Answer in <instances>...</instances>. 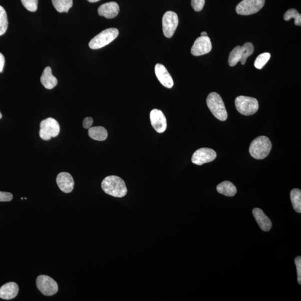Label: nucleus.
Masks as SVG:
<instances>
[{
    "label": "nucleus",
    "instance_id": "obj_17",
    "mask_svg": "<svg viewBox=\"0 0 301 301\" xmlns=\"http://www.w3.org/2000/svg\"><path fill=\"white\" fill-rule=\"evenodd\" d=\"M252 214L263 231L269 232L271 230L272 226L271 220L263 212L262 210L255 208L253 210Z\"/></svg>",
    "mask_w": 301,
    "mask_h": 301
},
{
    "label": "nucleus",
    "instance_id": "obj_16",
    "mask_svg": "<svg viewBox=\"0 0 301 301\" xmlns=\"http://www.w3.org/2000/svg\"><path fill=\"white\" fill-rule=\"evenodd\" d=\"M119 12L118 4L115 2H109L100 5L98 9L99 15L108 19L116 17Z\"/></svg>",
    "mask_w": 301,
    "mask_h": 301
},
{
    "label": "nucleus",
    "instance_id": "obj_28",
    "mask_svg": "<svg viewBox=\"0 0 301 301\" xmlns=\"http://www.w3.org/2000/svg\"><path fill=\"white\" fill-rule=\"evenodd\" d=\"M205 2V0H192V6L195 11L199 12L202 10Z\"/></svg>",
    "mask_w": 301,
    "mask_h": 301
},
{
    "label": "nucleus",
    "instance_id": "obj_4",
    "mask_svg": "<svg viewBox=\"0 0 301 301\" xmlns=\"http://www.w3.org/2000/svg\"><path fill=\"white\" fill-rule=\"evenodd\" d=\"M254 52V46L251 42H246L243 46H237L229 54L228 63L231 66H234L239 61L245 65L247 59Z\"/></svg>",
    "mask_w": 301,
    "mask_h": 301
},
{
    "label": "nucleus",
    "instance_id": "obj_9",
    "mask_svg": "<svg viewBox=\"0 0 301 301\" xmlns=\"http://www.w3.org/2000/svg\"><path fill=\"white\" fill-rule=\"evenodd\" d=\"M36 286L41 294L46 296L54 295L58 291V286L56 281L45 275L37 277Z\"/></svg>",
    "mask_w": 301,
    "mask_h": 301
},
{
    "label": "nucleus",
    "instance_id": "obj_11",
    "mask_svg": "<svg viewBox=\"0 0 301 301\" xmlns=\"http://www.w3.org/2000/svg\"><path fill=\"white\" fill-rule=\"evenodd\" d=\"M217 157V153L210 148H201L196 151L192 156L193 163L197 165H202L212 162Z\"/></svg>",
    "mask_w": 301,
    "mask_h": 301
},
{
    "label": "nucleus",
    "instance_id": "obj_3",
    "mask_svg": "<svg viewBox=\"0 0 301 301\" xmlns=\"http://www.w3.org/2000/svg\"><path fill=\"white\" fill-rule=\"evenodd\" d=\"M207 103L210 111L219 120H227L228 113L221 95L216 92L210 93L207 99Z\"/></svg>",
    "mask_w": 301,
    "mask_h": 301
},
{
    "label": "nucleus",
    "instance_id": "obj_27",
    "mask_svg": "<svg viewBox=\"0 0 301 301\" xmlns=\"http://www.w3.org/2000/svg\"><path fill=\"white\" fill-rule=\"evenodd\" d=\"M21 1L23 6H24L28 11L35 12L37 10L38 0H21Z\"/></svg>",
    "mask_w": 301,
    "mask_h": 301
},
{
    "label": "nucleus",
    "instance_id": "obj_33",
    "mask_svg": "<svg viewBox=\"0 0 301 301\" xmlns=\"http://www.w3.org/2000/svg\"><path fill=\"white\" fill-rule=\"evenodd\" d=\"M208 34L206 32H202V33H201V36H207Z\"/></svg>",
    "mask_w": 301,
    "mask_h": 301
},
{
    "label": "nucleus",
    "instance_id": "obj_32",
    "mask_svg": "<svg viewBox=\"0 0 301 301\" xmlns=\"http://www.w3.org/2000/svg\"><path fill=\"white\" fill-rule=\"evenodd\" d=\"M4 62H5L4 57L1 52H0V73H2L3 71Z\"/></svg>",
    "mask_w": 301,
    "mask_h": 301
},
{
    "label": "nucleus",
    "instance_id": "obj_31",
    "mask_svg": "<svg viewBox=\"0 0 301 301\" xmlns=\"http://www.w3.org/2000/svg\"><path fill=\"white\" fill-rule=\"evenodd\" d=\"M93 119L91 117H86L83 121V126L85 129H89L92 127Z\"/></svg>",
    "mask_w": 301,
    "mask_h": 301
},
{
    "label": "nucleus",
    "instance_id": "obj_34",
    "mask_svg": "<svg viewBox=\"0 0 301 301\" xmlns=\"http://www.w3.org/2000/svg\"><path fill=\"white\" fill-rule=\"evenodd\" d=\"M87 1L89 2L93 3V2H98V1H100V0H87Z\"/></svg>",
    "mask_w": 301,
    "mask_h": 301
},
{
    "label": "nucleus",
    "instance_id": "obj_35",
    "mask_svg": "<svg viewBox=\"0 0 301 301\" xmlns=\"http://www.w3.org/2000/svg\"><path fill=\"white\" fill-rule=\"evenodd\" d=\"M2 117V114L1 113V112H0V119H1Z\"/></svg>",
    "mask_w": 301,
    "mask_h": 301
},
{
    "label": "nucleus",
    "instance_id": "obj_18",
    "mask_svg": "<svg viewBox=\"0 0 301 301\" xmlns=\"http://www.w3.org/2000/svg\"><path fill=\"white\" fill-rule=\"evenodd\" d=\"M18 286L15 283H9L0 288V298L9 300L15 298L18 293Z\"/></svg>",
    "mask_w": 301,
    "mask_h": 301
},
{
    "label": "nucleus",
    "instance_id": "obj_6",
    "mask_svg": "<svg viewBox=\"0 0 301 301\" xmlns=\"http://www.w3.org/2000/svg\"><path fill=\"white\" fill-rule=\"evenodd\" d=\"M235 104L237 111L245 116L253 115L259 109V104L257 99L243 95L236 98Z\"/></svg>",
    "mask_w": 301,
    "mask_h": 301
},
{
    "label": "nucleus",
    "instance_id": "obj_25",
    "mask_svg": "<svg viewBox=\"0 0 301 301\" xmlns=\"http://www.w3.org/2000/svg\"><path fill=\"white\" fill-rule=\"evenodd\" d=\"M8 27V19L5 9L0 6V36L4 34Z\"/></svg>",
    "mask_w": 301,
    "mask_h": 301
},
{
    "label": "nucleus",
    "instance_id": "obj_15",
    "mask_svg": "<svg viewBox=\"0 0 301 301\" xmlns=\"http://www.w3.org/2000/svg\"><path fill=\"white\" fill-rule=\"evenodd\" d=\"M56 183L62 192L70 193L72 192L74 186V181L69 173L62 172L56 178Z\"/></svg>",
    "mask_w": 301,
    "mask_h": 301
},
{
    "label": "nucleus",
    "instance_id": "obj_23",
    "mask_svg": "<svg viewBox=\"0 0 301 301\" xmlns=\"http://www.w3.org/2000/svg\"><path fill=\"white\" fill-rule=\"evenodd\" d=\"M291 202L295 211L298 213H301V191L299 189H294L291 191Z\"/></svg>",
    "mask_w": 301,
    "mask_h": 301
},
{
    "label": "nucleus",
    "instance_id": "obj_7",
    "mask_svg": "<svg viewBox=\"0 0 301 301\" xmlns=\"http://www.w3.org/2000/svg\"><path fill=\"white\" fill-rule=\"evenodd\" d=\"M39 136L41 139L49 141L51 137H56L60 133V126L58 121L52 118H48L41 122Z\"/></svg>",
    "mask_w": 301,
    "mask_h": 301
},
{
    "label": "nucleus",
    "instance_id": "obj_1",
    "mask_svg": "<svg viewBox=\"0 0 301 301\" xmlns=\"http://www.w3.org/2000/svg\"><path fill=\"white\" fill-rule=\"evenodd\" d=\"M103 192L112 197L123 198L127 193L126 185L121 178L114 175L108 176L102 182Z\"/></svg>",
    "mask_w": 301,
    "mask_h": 301
},
{
    "label": "nucleus",
    "instance_id": "obj_19",
    "mask_svg": "<svg viewBox=\"0 0 301 301\" xmlns=\"http://www.w3.org/2000/svg\"><path fill=\"white\" fill-rule=\"evenodd\" d=\"M40 81L42 85L47 89H53L58 84V80L52 74L50 66L46 67L43 71Z\"/></svg>",
    "mask_w": 301,
    "mask_h": 301
},
{
    "label": "nucleus",
    "instance_id": "obj_13",
    "mask_svg": "<svg viewBox=\"0 0 301 301\" xmlns=\"http://www.w3.org/2000/svg\"><path fill=\"white\" fill-rule=\"evenodd\" d=\"M151 125L154 130L158 133L164 132L167 128V121L163 112L160 110H152L150 114Z\"/></svg>",
    "mask_w": 301,
    "mask_h": 301
},
{
    "label": "nucleus",
    "instance_id": "obj_14",
    "mask_svg": "<svg viewBox=\"0 0 301 301\" xmlns=\"http://www.w3.org/2000/svg\"><path fill=\"white\" fill-rule=\"evenodd\" d=\"M155 74L161 84L167 88H171L174 86V80L166 67L161 64H157L155 67Z\"/></svg>",
    "mask_w": 301,
    "mask_h": 301
},
{
    "label": "nucleus",
    "instance_id": "obj_22",
    "mask_svg": "<svg viewBox=\"0 0 301 301\" xmlns=\"http://www.w3.org/2000/svg\"><path fill=\"white\" fill-rule=\"evenodd\" d=\"M52 4L59 12H68L73 6V0H52Z\"/></svg>",
    "mask_w": 301,
    "mask_h": 301
},
{
    "label": "nucleus",
    "instance_id": "obj_24",
    "mask_svg": "<svg viewBox=\"0 0 301 301\" xmlns=\"http://www.w3.org/2000/svg\"><path fill=\"white\" fill-rule=\"evenodd\" d=\"M295 19V24L297 26H301V15L296 9L291 8L289 9L284 15V19L286 21H289L291 18Z\"/></svg>",
    "mask_w": 301,
    "mask_h": 301
},
{
    "label": "nucleus",
    "instance_id": "obj_29",
    "mask_svg": "<svg viewBox=\"0 0 301 301\" xmlns=\"http://www.w3.org/2000/svg\"><path fill=\"white\" fill-rule=\"evenodd\" d=\"M295 263L296 266V269L298 272V283L301 285V257L298 256L296 258Z\"/></svg>",
    "mask_w": 301,
    "mask_h": 301
},
{
    "label": "nucleus",
    "instance_id": "obj_8",
    "mask_svg": "<svg viewBox=\"0 0 301 301\" xmlns=\"http://www.w3.org/2000/svg\"><path fill=\"white\" fill-rule=\"evenodd\" d=\"M265 0H243L236 7L239 15H250L255 14L264 6Z\"/></svg>",
    "mask_w": 301,
    "mask_h": 301
},
{
    "label": "nucleus",
    "instance_id": "obj_2",
    "mask_svg": "<svg viewBox=\"0 0 301 301\" xmlns=\"http://www.w3.org/2000/svg\"><path fill=\"white\" fill-rule=\"evenodd\" d=\"M272 143L269 138L262 136L253 140L250 146L251 155L257 160L264 159L270 154Z\"/></svg>",
    "mask_w": 301,
    "mask_h": 301
},
{
    "label": "nucleus",
    "instance_id": "obj_10",
    "mask_svg": "<svg viewBox=\"0 0 301 301\" xmlns=\"http://www.w3.org/2000/svg\"><path fill=\"white\" fill-rule=\"evenodd\" d=\"M179 24L178 15L173 11H167L162 17V30L164 35L167 38H171Z\"/></svg>",
    "mask_w": 301,
    "mask_h": 301
},
{
    "label": "nucleus",
    "instance_id": "obj_30",
    "mask_svg": "<svg viewBox=\"0 0 301 301\" xmlns=\"http://www.w3.org/2000/svg\"><path fill=\"white\" fill-rule=\"evenodd\" d=\"M13 198V195L10 193L0 192V202H10Z\"/></svg>",
    "mask_w": 301,
    "mask_h": 301
},
{
    "label": "nucleus",
    "instance_id": "obj_21",
    "mask_svg": "<svg viewBox=\"0 0 301 301\" xmlns=\"http://www.w3.org/2000/svg\"><path fill=\"white\" fill-rule=\"evenodd\" d=\"M88 133L89 137L93 140L99 141L106 140L108 136L106 129L102 126L90 127Z\"/></svg>",
    "mask_w": 301,
    "mask_h": 301
},
{
    "label": "nucleus",
    "instance_id": "obj_26",
    "mask_svg": "<svg viewBox=\"0 0 301 301\" xmlns=\"http://www.w3.org/2000/svg\"><path fill=\"white\" fill-rule=\"evenodd\" d=\"M271 54L269 52H265L258 56L255 62V66L258 69H261L268 63L271 58Z\"/></svg>",
    "mask_w": 301,
    "mask_h": 301
},
{
    "label": "nucleus",
    "instance_id": "obj_12",
    "mask_svg": "<svg viewBox=\"0 0 301 301\" xmlns=\"http://www.w3.org/2000/svg\"><path fill=\"white\" fill-rule=\"evenodd\" d=\"M212 44L210 38L200 36L196 40L191 49V53L195 56L207 54L212 50Z\"/></svg>",
    "mask_w": 301,
    "mask_h": 301
},
{
    "label": "nucleus",
    "instance_id": "obj_20",
    "mask_svg": "<svg viewBox=\"0 0 301 301\" xmlns=\"http://www.w3.org/2000/svg\"><path fill=\"white\" fill-rule=\"evenodd\" d=\"M217 190L219 193L229 197H234L237 192L235 185L228 181H223L219 184L217 186Z\"/></svg>",
    "mask_w": 301,
    "mask_h": 301
},
{
    "label": "nucleus",
    "instance_id": "obj_5",
    "mask_svg": "<svg viewBox=\"0 0 301 301\" xmlns=\"http://www.w3.org/2000/svg\"><path fill=\"white\" fill-rule=\"evenodd\" d=\"M119 34L116 28H109L104 30L95 36L90 41L89 46L92 49H98L106 46L115 40Z\"/></svg>",
    "mask_w": 301,
    "mask_h": 301
}]
</instances>
